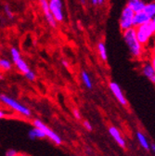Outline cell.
I'll use <instances>...</instances> for the list:
<instances>
[{"mask_svg":"<svg viewBox=\"0 0 155 156\" xmlns=\"http://www.w3.org/2000/svg\"><path fill=\"white\" fill-rule=\"evenodd\" d=\"M123 38L132 58L135 60H141L145 53V48L138 40L137 35H136V29L132 27L123 31Z\"/></svg>","mask_w":155,"mask_h":156,"instance_id":"6da1fadb","label":"cell"},{"mask_svg":"<svg viewBox=\"0 0 155 156\" xmlns=\"http://www.w3.org/2000/svg\"><path fill=\"white\" fill-rule=\"evenodd\" d=\"M136 35L138 40L144 47H148L150 43V40L155 36V25L150 21L145 24L136 27Z\"/></svg>","mask_w":155,"mask_h":156,"instance_id":"7a4b0ae2","label":"cell"},{"mask_svg":"<svg viewBox=\"0 0 155 156\" xmlns=\"http://www.w3.org/2000/svg\"><path fill=\"white\" fill-rule=\"evenodd\" d=\"M0 101H1L3 104H5L6 106H8L9 108H10L11 110H13L14 112L20 113L25 117H30L32 114L29 108H27L25 105H23L21 102H19L18 101L14 100L13 98H11L8 95L0 94Z\"/></svg>","mask_w":155,"mask_h":156,"instance_id":"3957f363","label":"cell"},{"mask_svg":"<svg viewBox=\"0 0 155 156\" xmlns=\"http://www.w3.org/2000/svg\"><path fill=\"white\" fill-rule=\"evenodd\" d=\"M33 126L39 127L46 135V138L49 139L52 142H54L56 145H61L62 143V140L61 136L58 135L55 131H53L52 129H50L46 124H44L41 120L39 119H35L33 122Z\"/></svg>","mask_w":155,"mask_h":156,"instance_id":"277c9868","label":"cell"},{"mask_svg":"<svg viewBox=\"0 0 155 156\" xmlns=\"http://www.w3.org/2000/svg\"><path fill=\"white\" fill-rule=\"evenodd\" d=\"M134 15H135V12L128 6H125L124 8L121 13L120 21H119V25H120V29L122 32L133 27Z\"/></svg>","mask_w":155,"mask_h":156,"instance_id":"5b68a950","label":"cell"},{"mask_svg":"<svg viewBox=\"0 0 155 156\" xmlns=\"http://www.w3.org/2000/svg\"><path fill=\"white\" fill-rule=\"evenodd\" d=\"M50 11L56 20L57 23H62L64 20V13H63V5L62 0H49L48 1Z\"/></svg>","mask_w":155,"mask_h":156,"instance_id":"8992f818","label":"cell"},{"mask_svg":"<svg viewBox=\"0 0 155 156\" xmlns=\"http://www.w3.org/2000/svg\"><path fill=\"white\" fill-rule=\"evenodd\" d=\"M109 87H110V90L111 91V93L114 95L115 97V99L117 100V101L123 105V106H126L127 105V100H126V98L125 97L120 86L116 83V82H110L109 84Z\"/></svg>","mask_w":155,"mask_h":156,"instance_id":"52a82bcc","label":"cell"},{"mask_svg":"<svg viewBox=\"0 0 155 156\" xmlns=\"http://www.w3.org/2000/svg\"><path fill=\"white\" fill-rule=\"evenodd\" d=\"M39 3H40L42 11H43V13L45 15V18L47 20V22L48 23V24L51 27L55 28L57 26V22H56V20L54 19L51 11H50L49 5H48V0H39Z\"/></svg>","mask_w":155,"mask_h":156,"instance_id":"ba28073f","label":"cell"},{"mask_svg":"<svg viewBox=\"0 0 155 156\" xmlns=\"http://www.w3.org/2000/svg\"><path fill=\"white\" fill-rule=\"evenodd\" d=\"M151 21V18L144 11H139V12H136L133 18V27L136 28L139 25L145 24Z\"/></svg>","mask_w":155,"mask_h":156,"instance_id":"9c48e42d","label":"cell"},{"mask_svg":"<svg viewBox=\"0 0 155 156\" xmlns=\"http://www.w3.org/2000/svg\"><path fill=\"white\" fill-rule=\"evenodd\" d=\"M141 73L155 86V69L152 67L150 62H143L141 65Z\"/></svg>","mask_w":155,"mask_h":156,"instance_id":"30bf717a","label":"cell"},{"mask_svg":"<svg viewBox=\"0 0 155 156\" xmlns=\"http://www.w3.org/2000/svg\"><path fill=\"white\" fill-rule=\"evenodd\" d=\"M109 133H110V135L111 136V138L116 141V143H117L120 147L125 148V146H126L125 140V139L123 138V136H122L120 130H119L117 127H115V126H110V128H109Z\"/></svg>","mask_w":155,"mask_h":156,"instance_id":"8fae6325","label":"cell"},{"mask_svg":"<svg viewBox=\"0 0 155 156\" xmlns=\"http://www.w3.org/2000/svg\"><path fill=\"white\" fill-rule=\"evenodd\" d=\"M145 1L144 0H128L126 6H128L135 13L142 11L145 8Z\"/></svg>","mask_w":155,"mask_h":156,"instance_id":"7c38bea8","label":"cell"},{"mask_svg":"<svg viewBox=\"0 0 155 156\" xmlns=\"http://www.w3.org/2000/svg\"><path fill=\"white\" fill-rule=\"evenodd\" d=\"M28 136H29V138L31 140H38V139H44V138H46L45 133L39 127H36V126H33L28 132Z\"/></svg>","mask_w":155,"mask_h":156,"instance_id":"4fadbf2b","label":"cell"},{"mask_svg":"<svg viewBox=\"0 0 155 156\" xmlns=\"http://www.w3.org/2000/svg\"><path fill=\"white\" fill-rule=\"evenodd\" d=\"M14 64L16 65V67H17V69L20 71L22 73H23V74H25L26 73H28L31 69H30V67H29V65L27 64V62L23 60V58H20V60H18L16 62H14Z\"/></svg>","mask_w":155,"mask_h":156,"instance_id":"5bb4252c","label":"cell"},{"mask_svg":"<svg viewBox=\"0 0 155 156\" xmlns=\"http://www.w3.org/2000/svg\"><path fill=\"white\" fill-rule=\"evenodd\" d=\"M137 139H138V140H139V145H140L144 150L150 151V142L148 141L147 138H146L145 135H144L142 132H139V131L137 132Z\"/></svg>","mask_w":155,"mask_h":156,"instance_id":"9a60e30c","label":"cell"},{"mask_svg":"<svg viewBox=\"0 0 155 156\" xmlns=\"http://www.w3.org/2000/svg\"><path fill=\"white\" fill-rule=\"evenodd\" d=\"M81 79H82V82H83L84 86L87 89H92V87H93L92 80H91V78H90V75L86 71H83L81 73Z\"/></svg>","mask_w":155,"mask_h":156,"instance_id":"2e32d148","label":"cell"},{"mask_svg":"<svg viewBox=\"0 0 155 156\" xmlns=\"http://www.w3.org/2000/svg\"><path fill=\"white\" fill-rule=\"evenodd\" d=\"M97 48H98L99 54L100 56V58H102V61L106 62L108 58V54H107V48H106V45L103 42H99L98 46H97Z\"/></svg>","mask_w":155,"mask_h":156,"instance_id":"e0dca14e","label":"cell"},{"mask_svg":"<svg viewBox=\"0 0 155 156\" xmlns=\"http://www.w3.org/2000/svg\"><path fill=\"white\" fill-rule=\"evenodd\" d=\"M150 18H152L155 15V0H152L150 3H147L145 5V8L143 9Z\"/></svg>","mask_w":155,"mask_h":156,"instance_id":"ac0fdd59","label":"cell"},{"mask_svg":"<svg viewBox=\"0 0 155 156\" xmlns=\"http://www.w3.org/2000/svg\"><path fill=\"white\" fill-rule=\"evenodd\" d=\"M12 68V63L8 58H0V70L2 71H9Z\"/></svg>","mask_w":155,"mask_h":156,"instance_id":"d6986e66","label":"cell"},{"mask_svg":"<svg viewBox=\"0 0 155 156\" xmlns=\"http://www.w3.org/2000/svg\"><path fill=\"white\" fill-rule=\"evenodd\" d=\"M10 54H11V58H12L13 62H16L18 60H20V58H22L20 51H19V49L16 48H10Z\"/></svg>","mask_w":155,"mask_h":156,"instance_id":"ffe728a7","label":"cell"},{"mask_svg":"<svg viewBox=\"0 0 155 156\" xmlns=\"http://www.w3.org/2000/svg\"><path fill=\"white\" fill-rule=\"evenodd\" d=\"M24 76L27 78V79H28L29 81H34V80H35V78H36L35 73H34L33 71H32V70H30L28 73H26L24 74Z\"/></svg>","mask_w":155,"mask_h":156,"instance_id":"44dd1931","label":"cell"},{"mask_svg":"<svg viewBox=\"0 0 155 156\" xmlns=\"http://www.w3.org/2000/svg\"><path fill=\"white\" fill-rule=\"evenodd\" d=\"M5 12H6V14H7V16L9 18H10V19L13 18V13L11 12V10H10L9 6H5Z\"/></svg>","mask_w":155,"mask_h":156,"instance_id":"7402d4cb","label":"cell"},{"mask_svg":"<svg viewBox=\"0 0 155 156\" xmlns=\"http://www.w3.org/2000/svg\"><path fill=\"white\" fill-rule=\"evenodd\" d=\"M83 126H84V127H85L86 130H88V131H91V130H92V125H91L88 121H85V122L83 123Z\"/></svg>","mask_w":155,"mask_h":156,"instance_id":"603a6c76","label":"cell"},{"mask_svg":"<svg viewBox=\"0 0 155 156\" xmlns=\"http://www.w3.org/2000/svg\"><path fill=\"white\" fill-rule=\"evenodd\" d=\"M16 155H18V152L15 150H12V149L7 151V152H6V156H16Z\"/></svg>","mask_w":155,"mask_h":156,"instance_id":"cb8c5ba5","label":"cell"},{"mask_svg":"<svg viewBox=\"0 0 155 156\" xmlns=\"http://www.w3.org/2000/svg\"><path fill=\"white\" fill-rule=\"evenodd\" d=\"M73 116L75 117L76 119H81V114H80V112H79V111L77 110V109H74L73 110Z\"/></svg>","mask_w":155,"mask_h":156,"instance_id":"d4e9b609","label":"cell"},{"mask_svg":"<svg viewBox=\"0 0 155 156\" xmlns=\"http://www.w3.org/2000/svg\"><path fill=\"white\" fill-rule=\"evenodd\" d=\"M150 62L152 65V67L155 69V56L153 55H150Z\"/></svg>","mask_w":155,"mask_h":156,"instance_id":"484cf974","label":"cell"},{"mask_svg":"<svg viewBox=\"0 0 155 156\" xmlns=\"http://www.w3.org/2000/svg\"><path fill=\"white\" fill-rule=\"evenodd\" d=\"M150 55L155 56V41H153V44L151 45V47L150 48Z\"/></svg>","mask_w":155,"mask_h":156,"instance_id":"4316f807","label":"cell"},{"mask_svg":"<svg viewBox=\"0 0 155 156\" xmlns=\"http://www.w3.org/2000/svg\"><path fill=\"white\" fill-rule=\"evenodd\" d=\"M4 117H6V112L2 110H0V119L4 118Z\"/></svg>","mask_w":155,"mask_h":156,"instance_id":"83f0119b","label":"cell"},{"mask_svg":"<svg viewBox=\"0 0 155 156\" xmlns=\"http://www.w3.org/2000/svg\"><path fill=\"white\" fill-rule=\"evenodd\" d=\"M150 148V150H151V151H152L155 153V144H151Z\"/></svg>","mask_w":155,"mask_h":156,"instance_id":"f1b7e54d","label":"cell"},{"mask_svg":"<svg viewBox=\"0 0 155 156\" xmlns=\"http://www.w3.org/2000/svg\"><path fill=\"white\" fill-rule=\"evenodd\" d=\"M62 65H63L64 67H68V66H69V63H68L66 61H62Z\"/></svg>","mask_w":155,"mask_h":156,"instance_id":"f546056e","label":"cell"},{"mask_svg":"<svg viewBox=\"0 0 155 156\" xmlns=\"http://www.w3.org/2000/svg\"><path fill=\"white\" fill-rule=\"evenodd\" d=\"M105 2V0H98V5H102Z\"/></svg>","mask_w":155,"mask_h":156,"instance_id":"4dcf8cb0","label":"cell"},{"mask_svg":"<svg viewBox=\"0 0 155 156\" xmlns=\"http://www.w3.org/2000/svg\"><path fill=\"white\" fill-rule=\"evenodd\" d=\"M91 2L93 5H98V0H91Z\"/></svg>","mask_w":155,"mask_h":156,"instance_id":"1f68e13d","label":"cell"},{"mask_svg":"<svg viewBox=\"0 0 155 156\" xmlns=\"http://www.w3.org/2000/svg\"><path fill=\"white\" fill-rule=\"evenodd\" d=\"M151 22H152V23H153V24L155 25V15L151 18Z\"/></svg>","mask_w":155,"mask_h":156,"instance_id":"d6a6232c","label":"cell"},{"mask_svg":"<svg viewBox=\"0 0 155 156\" xmlns=\"http://www.w3.org/2000/svg\"><path fill=\"white\" fill-rule=\"evenodd\" d=\"M80 2H81L82 4H84V5H85V4H86V0H80Z\"/></svg>","mask_w":155,"mask_h":156,"instance_id":"836d02e7","label":"cell"},{"mask_svg":"<svg viewBox=\"0 0 155 156\" xmlns=\"http://www.w3.org/2000/svg\"><path fill=\"white\" fill-rule=\"evenodd\" d=\"M20 156H29V155H27V154H21Z\"/></svg>","mask_w":155,"mask_h":156,"instance_id":"e575fe53","label":"cell"},{"mask_svg":"<svg viewBox=\"0 0 155 156\" xmlns=\"http://www.w3.org/2000/svg\"><path fill=\"white\" fill-rule=\"evenodd\" d=\"M0 79H2V75H1V73H0Z\"/></svg>","mask_w":155,"mask_h":156,"instance_id":"d590c367","label":"cell"},{"mask_svg":"<svg viewBox=\"0 0 155 156\" xmlns=\"http://www.w3.org/2000/svg\"><path fill=\"white\" fill-rule=\"evenodd\" d=\"M16 156H20V154H18V155H16Z\"/></svg>","mask_w":155,"mask_h":156,"instance_id":"8d00e7d4","label":"cell"},{"mask_svg":"<svg viewBox=\"0 0 155 156\" xmlns=\"http://www.w3.org/2000/svg\"><path fill=\"white\" fill-rule=\"evenodd\" d=\"M154 41H155V36H154Z\"/></svg>","mask_w":155,"mask_h":156,"instance_id":"74e56055","label":"cell"},{"mask_svg":"<svg viewBox=\"0 0 155 156\" xmlns=\"http://www.w3.org/2000/svg\"><path fill=\"white\" fill-rule=\"evenodd\" d=\"M76 156H77V155H76Z\"/></svg>","mask_w":155,"mask_h":156,"instance_id":"f35d334b","label":"cell"}]
</instances>
